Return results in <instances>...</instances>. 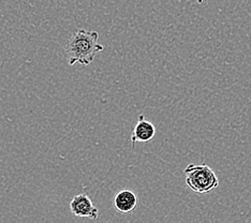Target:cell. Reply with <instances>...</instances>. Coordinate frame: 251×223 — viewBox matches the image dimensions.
I'll list each match as a JSON object with an SVG mask.
<instances>
[{"instance_id": "2", "label": "cell", "mask_w": 251, "mask_h": 223, "mask_svg": "<svg viewBox=\"0 0 251 223\" xmlns=\"http://www.w3.org/2000/svg\"><path fill=\"white\" fill-rule=\"evenodd\" d=\"M186 184L191 191L205 194L219 186V179L212 168L206 164H189L185 169Z\"/></svg>"}, {"instance_id": "1", "label": "cell", "mask_w": 251, "mask_h": 223, "mask_svg": "<svg viewBox=\"0 0 251 223\" xmlns=\"http://www.w3.org/2000/svg\"><path fill=\"white\" fill-rule=\"evenodd\" d=\"M99 33L86 29H78L68 40L65 50L68 64H75L86 67L95 60L97 54L104 50L103 45L98 43Z\"/></svg>"}, {"instance_id": "5", "label": "cell", "mask_w": 251, "mask_h": 223, "mask_svg": "<svg viewBox=\"0 0 251 223\" xmlns=\"http://www.w3.org/2000/svg\"><path fill=\"white\" fill-rule=\"evenodd\" d=\"M113 205L118 213L130 214L134 211L138 206V197L129 189H124L114 197Z\"/></svg>"}, {"instance_id": "3", "label": "cell", "mask_w": 251, "mask_h": 223, "mask_svg": "<svg viewBox=\"0 0 251 223\" xmlns=\"http://www.w3.org/2000/svg\"><path fill=\"white\" fill-rule=\"evenodd\" d=\"M70 210L74 216L79 217V218L97 220L99 216L98 208L96 207L90 198L85 193L77 194L72 198V201L70 202Z\"/></svg>"}, {"instance_id": "6", "label": "cell", "mask_w": 251, "mask_h": 223, "mask_svg": "<svg viewBox=\"0 0 251 223\" xmlns=\"http://www.w3.org/2000/svg\"><path fill=\"white\" fill-rule=\"evenodd\" d=\"M204 0H198V3H203Z\"/></svg>"}, {"instance_id": "4", "label": "cell", "mask_w": 251, "mask_h": 223, "mask_svg": "<svg viewBox=\"0 0 251 223\" xmlns=\"http://www.w3.org/2000/svg\"><path fill=\"white\" fill-rule=\"evenodd\" d=\"M156 127L145 119L144 115H140L138 123L131 134V143L134 146L136 143H148L156 135Z\"/></svg>"}]
</instances>
